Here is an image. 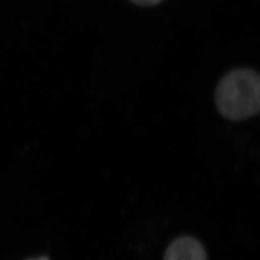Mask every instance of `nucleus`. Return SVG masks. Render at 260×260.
I'll list each match as a JSON object with an SVG mask.
<instances>
[{"label":"nucleus","instance_id":"1","mask_svg":"<svg viewBox=\"0 0 260 260\" xmlns=\"http://www.w3.org/2000/svg\"><path fill=\"white\" fill-rule=\"evenodd\" d=\"M219 114L226 120L242 121L260 111V77L249 68H238L221 78L215 91Z\"/></svg>","mask_w":260,"mask_h":260},{"label":"nucleus","instance_id":"2","mask_svg":"<svg viewBox=\"0 0 260 260\" xmlns=\"http://www.w3.org/2000/svg\"><path fill=\"white\" fill-rule=\"evenodd\" d=\"M164 260H208V257L198 239L191 236H180L168 246Z\"/></svg>","mask_w":260,"mask_h":260},{"label":"nucleus","instance_id":"3","mask_svg":"<svg viewBox=\"0 0 260 260\" xmlns=\"http://www.w3.org/2000/svg\"><path fill=\"white\" fill-rule=\"evenodd\" d=\"M131 3L142 7H153L160 5L165 0H129Z\"/></svg>","mask_w":260,"mask_h":260},{"label":"nucleus","instance_id":"4","mask_svg":"<svg viewBox=\"0 0 260 260\" xmlns=\"http://www.w3.org/2000/svg\"><path fill=\"white\" fill-rule=\"evenodd\" d=\"M31 260H49L47 257H42V258H37V259H31Z\"/></svg>","mask_w":260,"mask_h":260}]
</instances>
